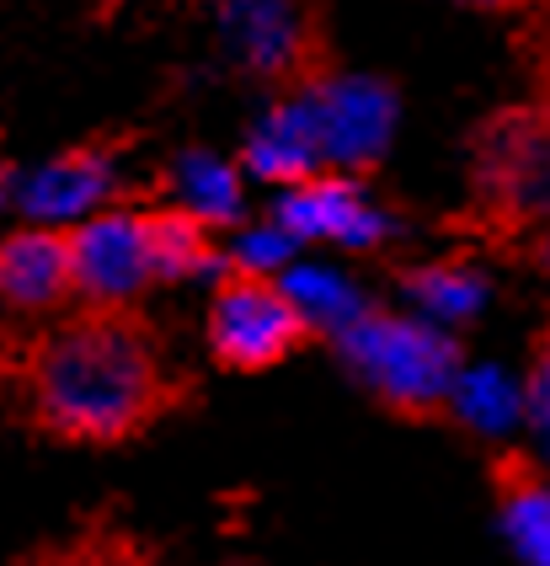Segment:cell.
<instances>
[{"mask_svg":"<svg viewBox=\"0 0 550 566\" xmlns=\"http://www.w3.org/2000/svg\"><path fill=\"white\" fill-rule=\"evenodd\" d=\"M11 385L38 433L86 449L129 443L193 401V375L166 358L161 332L129 300H86V311L17 337Z\"/></svg>","mask_w":550,"mask_h":566,"instance_id":"1","label":"cell"},{"mask_svg":"<svg viewBox=\"0 0 550 566\" xmlns=\"http://www.w3.org/2000/svg\"><path fill=\"white\" fill-rule=\"evenodd\" d=\"M459 224L486 247H529L550 230V92L497 107L470 134V198Z\"/></svg>","mask_w":550,"mask_h":566,"instance_id":"2","label":"cell"},{"mask_svg":"<svg viewBox=\"0 0 550 566\" xmlns=\"http://www.w3.org/2000/svg\"><path fill=\"white\" fill-rule=\"evenodd\" d=\"M331 337H337V353L348 358V369L369 385V396L385 411L406 422L449 417V390L465 369V353L444 326L363 305Z\"/></svg>","mask_w":550,"mask_h":566,"instance_id":"3","label":"cell"},{"mask_svg":"<svg viewBox=\"0 0 550 566\" xmlns=\"http://www.w3.org/2000/svg\"><path fill=\"white\" fill-rule=\"evenodd\" d=\"M203 332H209L214 364L230 375H267L321 337L310 315L294 305L284 279H273L267 268H252L241 256H230L220 268Z\"/></svg>","mask_w":550,"mask_h":566,"instance_id":"4","label":"cell"},{"mask_svg":"<svg viewBox=\"0 0 550 566\" xmlns=\"http://www.w3.org/2000/svg\"><path fill=\"white\" fill-rule=\"evenodd\" d=\"M220 38L257 81L289 92H310L326 81V38L305 0H214Z\"/></svg>","mask_w":550,"mask_h":566,"instance_id":"5","label":"cell"},{"mask_svg":"<svg viewBox=\"0 0 550 566\" xmlns=\"http://www.w3.org/2000/svg\"><path fill=\"white\" fill-rule=\"evenodd\" d=\"M273 224L289 235L294 247L305 241H337V247H374L385 241L390 224L385 214L369 203V192L348 171H316L284 188Z\"/></svg>","mask_w":550,"mask_h":566,"instance_id":"6","label":"cell"},{"mask_svg":"<svg viewBox=\"0 0 550 566\" xmlns=\"http://www.w3.org/2000/svg\"><path fill=\"white\" fill-rule=\"evenodd\" d=\"M65 241H70V268H75V294H86V300H134L139 289L156 283L150 279L139 209L92 214L75 230H65Z\"/></svg>","mask_w":550,"mask_h":566,"instance_id":"7","label":"cell"},{"mask_svg":"<svg viewBox=\"0 0 550 566\" xmlns=\"http://www.w3.org/2000/svg\"><path fill=\"white\" fill-rule=\"evenodd\" d=\"M310 118H316V139H321V160L331 166H369L385 150L390 124H395V96L374 81H321L305 92Z\"/></svg>","mask_w":550,"mask_h":566,"instance_id":"8","label":"cell"},{"mask_svg":"<svg viewBox=\"0 0 550 566\" xmlns=\"http://www.w3.org/2000/svg\"><path fill=\"white\" fill-rule=\"evenodd\" d=\"M118 156H124V145H113V139L75 145L49 166H38L33 177H22L11 198L33 220H86L118 192Z\"/></svg>","mask_w":550,"mask_h":566,"instance_id":"9","label":"cell"},{"mask_svg":"<svg viewBox=\"0 0 550 566\" xmlns=\"http://www.w3.org/2000/svg\"><path fill=\"white\" fill-rule=\"evenodd\" d=\"M241 166L252 177H267V182H299V177H316L326 171L321 160V139H316V118H310V102L305 92H289L246 139L241 150Z\"/></svg>","mask_w":550,"mask_h":566,"instance_id":"10","label":"cell"},{"mask_svg":"<svg viewBox=\"0 0 550 566\" xmlns=\"http://www.w3.org/2000/svg\"><path fill=\"white\" fill-rule=\"evenodd\" d=\"M491 497L503 535L529 566H550V475L529 454H497L491 460Z\"/></svg>","mask_w":550,"mask_h":566,"instance_id":"11","label":"cell"},{"mask_svg":"<svg viewBox=\"0 0 550 566\" xmlns=\"http://www.w3.org/2000/svg\"><path fill=\"white\" fill-rule=\"evenodd\" d=\"M75 294L65 230H17L0 241V300L11 305H60Z\"/></svg>","mask_w":550,"mask_h":566,"instance_id":"12","label":"cell"},{"mask_svg":"<svg viewBox=\"0 0 550 566\" xmlns=\"http://www.w3.org/2000/svg\"><path fill=\"white\" fill-rule=\"evenodd\" d=\"M145 224V252H150V279L156 283H182L198 273H220L230 262V252L220 247L214 224L182 209V203H166V209H139Z\"/></svg>","mask_w":550,"mask_h":566,"instance_id":"13","label":"cell"},{"mask_svg":"<svg viewBox=\"0 0 550 566\" xmlns=\"http://www.w3.org/2000/svg\"><path fill=\"white\" fill-rule=\"evenodd\" d=\"M401 289L444 326H459L486 305V279L465 256H433L417 268H401Z\"/></svg>","mask_w":550,"mask_h":566,"instance_id":"14","label":"cell"},{"mask_svg":"<svg viewBox=\"0 0 550 566\" xmlns=\"http://www.w3.org/2000/svg\"><path fill=\"white\" fill-rule=\"evenodd\" d=\"M28 566H177V562H166L156 545H145L129 530H113L107 524V530H81L65 545L38 551ZM193 566H252V562H193Z\"/></svg>","mask_w":550,"mask_h":566,"instance_id":"15","label":"cell"},{"mask_svg":"<svg viewBox=\"0 0 550 566\" xmlns=\"http://www.w3.org/2000/svg\"><path fill=\"white\" fill-rule=\"evenodd\" d=\"M518 411H523V396L514 390V379H503L497 369H459L449 390V417L482 433H503L508 422H518Z\"/></svg>","mask_w":550,"mask_h":566,"instance_id":"16","label":"cell"},{"mask_svg":"<svg viewBox=\"0 0 550 566\" xmlns=\"http://www.w3.org/2000/svg\"><path fill=\"white\" fill-rule=\"evenodd\" d=\"M177 203L203 214L209 224H225V220H241V171L225 166L214 156H188L177 166Z\"/></svg>","mask_w":550,"mask_h":566,"instance_id":"17","label":"cell"},{"mask_svg":"<svg viewBox=\"0 0 550 566\" xmlns=\"http://www.w3.org/2000/svg\"><path fill=\"white\" fill-rule=\"evenodd\" d=\"M284 289L294 294V305L310 315V326L316 332H337L342 321H353L358 311H363V300H358L353 283L331 279V273H294V279H284Z\"/></svg>","mask_w":550,"mask_h":566,"instance_id":"18","label":"cell"},{"mask_svg":"<svg viewBox=\"0 0 550 566\" xmlns=\"http://www.w3.org/2000/svg\"><path fill=\"white\" fill-rule=\"evenodd\" d=\"M523 407L540 422V433L550 443V326L535 337V364H529V390H523Z\"/></svg>","mask_w":550,"mask_h":566,"instance_id":"19","label":"cell"},{"mask_svg":"<svg viewBox=\"0 0 550 566\" xmlns=\"http://www.w3.org/2000/svg\"><path fill=\"white\" fill-rule=\"evenodd\" d=\"M11 369H17V337L0 332V385H11Z\"/></svg>","mask_w":550,"mask_h":566,"instance_id":"20","label":"cell"},{"mask_svg":"<svg viewBox=\"0 0 550 566\" xmlns=\"http://www.w3.org/2000/svg\"><path fill=\"white\" fill-rule=\"evenodd\" d=\"M529 252H535V262H540V268L550 273V230H540V235L529 241Z\"/></svg>","mask_w":550,"mask_h":566,"instance_id":"21","label":"cell"},{"mask_svg":"<svg viewBox=\"0 0 550 566\" xmlns=\"http://www.w3.org/2000/svg\"><path fill=\"white\" fill-rule=\"evenodd\" d=\"M459 6H476V11H514V6H529V0H459Z\"/></svg>","mask_w":550,"mask_h":566,"instance_id":"22","label":"cell"},{"mask_svg":"<svg viewBox=\"0 0 550 566\" xmlns=\"http://www.w3.org/2000/svg\"><path fill=\"white\" fill-rule=\"evenodd\" d=\"M11 188H17V182H11V166H0V209L11 203Z\"/></svg>","mask_w":550,"mask_h":566,"instance_id":"23","label":"cell"}]
</instances>
